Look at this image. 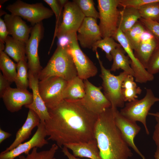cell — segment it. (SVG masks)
<instances>
[{
  "label": "cell",
  "mask_w": 159,
  "mask_h": 159,
  "mask_svg": "<svg viewBox=\"0 0 159 159\" xmlns=\"http://www.w3.org/2000/svg\"><path fill=\"white\" fill-rule=\"evenodd\" d=\"M49 119L45 122L48 140L59 147L95 139V129L98 115L88 110L80 100H63L48 109Z\"/></svg>",
  "instance_id": "6da1fadb"
},
{
  "label": "cell",
  "mask_w": 159,
  "mask_h": 159,
  "mask_svg": "<svg viewBox=\"0 0 159 159\" xmlns=\"http://www.w3.org/2000/svg\"><path fill=\"white\" fill-rule=\"evenodd\" d=\"M117 109L111 107L98 115L95 136L102 159H129L132 153L115 121Z\"/></svg>",
  "instance_id": "7a4b0ae2"
},
{
  "label": "cell",
  "mask_w": 159,
  "mask_h": 159,
  "mask_svg": "<svg viewBox=\"0 0 159 159\" xmlns=\"http://www.w3.org/2000/svg\"><path fill=\"white\" fill-rule=\"evenodd\" d=\"M77 76V69L67 45H57L46 66L38 75L39 81L53 76L69 81Z\"/></svg>",
  "instance_id": "3957f363"
},
{
  "label": "cell",
  "mask_w": 159,
  "mask_h": 159,
  "mask_svg": "<svg viewBox=\"0 0 159 159\" xmlns=\"http://www.w3.org/2000/svg\"><path fill=\"white\" fill-rule=\"evenodd\" d=\"M97 58L100 67V76L102 80V87L104 95L110 102L112 108H123L125 101L122 93V86L124 80L128 74L123 71L117 75H114L110 69L104 67L99 57Z\"/></svg>",
  "instance_id": "277c9868"
},
{
  "label": "cell",
  "mask_w": 159,
  "mask_h": 159,
  "mask_svg": "<svg viewBox=\"0 0 159 159\" xmlns=\"http://www.w3.org/2000/svg\"><path fill=\"white\" fill-rule=\"evenodd\" d=\"M158 102H159V98L155 97L151 89H146L143 98L128 102L120 112L122 115L131 121L142 123L146 133L149 135V132L146 121L147 116L152 106Z\"/></svg>",
  "instance_id": "5b68a950"
},
{
  "label": "cell",
  "mask_w": 159,
  "mask_h": 159,
  "mask_svg": "<svg viewBox=\"0 0 159 159\" xmlns=\"http://www.w3.org/2000/svg\"><path fill=\"white\" fill-rule=\"evenodd\" d=\"M120 0H97L99 26L102 38L113 37L118 28Z\"/></svg>",
  "instance_id": "8992f818"
},
{
  "label": "cell",
  "mask_w": 159,
  "mask_h": 159,
  "mask_svg": "<svg viewBox=\"0 0 159 159\" xmlns=\"http://www.w3.org/2000/svg\"><path fill=\"white\" fill-rule=\"evenodd\" d=\"M6 9L11 14L26 20L34 26L52 17L54 13L42 3L29 4L18 0L8 5Z\"/></svg>",
  "instance_id": "52a82bcc"
},
{
  "label": "cell",
  "mask_w": 159,
  "mask_h": 159,
  "mask_svg": "<svg viewBox=\"0 0 159 159\" xmlns=\"http://www.w3.org/2000/svg\"><path fill=\"white\" fill-rule=\"evenodd\" d=\"M63 11L62 19L54 33V36L58 39L68 37L72 34L77 33L85 17L73 1H68L64 6Z\"/></svg>",
  "instance_id": "ba28073f"
},
{
  "label": "cell",
  "mask_w": 159,
  "mask_h": 159,
  "mask_svg": "<svg viewBox=\"0 0 159 159\" xmlns=\"http://www.w3.org/2000/svg\"><path fill=\"white\" fill-rule=\"evenodd\" d=\"M77 33L68 37L67 45L75 65L77 76L83 80L95 76L97 68L92 61L81 49L77 38Z\"/></svg>",
  "instance_id": "9c48e42d"
},
{
  "label": "cell",
  "mask_w": 159,
  "mask_h": 159,
  "mask_svg": "<svg viewBox=\"0 0 159 159\" xmlns=\"http://www.w3.org/2000/svg\"><path fill=\"white\" fill-rule=\"evenodd\" d=\"M68 82L56 76L39 81V91L48 109L55 107L63 100V93Z\"/></svg>",
  "instance_id": "30bf717a"
},
{
  "label": "cell",
  "mask_w": 159,
  "mask_h": 159,
  "mask_svg": "<svg viewBox=\"0 0 159 159\" xmlns=\"http://www.w3.org/2000/svg\"><path fill=\"white\" fill-rule=\"evenodd\" d=\"M44 30L42 22L34 25L32 27L30 36L26 44L28 70L37 76H38L43 69L40 63L38 48L39 43L43 37Z\"/></svg>",
  "instance_id": "8fae6325"
},
{
  "label": "cell",
  "mask_w": 159,
  "mask_h": 159,
  "mask_svg": "<svg viewBox=\"0 0 159 159\" xmlns=\"http://www.w3.org/2000/svg\"><path fill=\"white\" fill-rule=\"evenodd\" d=\"M35 132L28 141L22 143L12 150L7 152L2 151L0 153V159H15L24 154H29L34 148H41L48 142L45 139L47 136L45 122L40 121Z\"/></svg>",
  "instance_id": "7c38bea8"
},
{
  "label": "cell",
  "mask_w": 159,
  "mask_h": 159,
  "mask_svg": "<svg viewBox=\"0 0 159 159\" xmlns=\"http://www.w3.org/2000/svg\"><path fill=\"white\" fill-rule=\"evenodd\" d=\"M112 38L117 41L127 54L135 74L136 82L143 83L153 80L154 75L150 74L135 56L133 50L124 33L118 28Z\"/></svg>",
  "instance_id": "4fadbf2b"
},
{
  "label": "cell",
  "mask_w": 159,
  "mask_h": 159,
  "mask_svg": "<svg viewBox=\"0 0 159 159\" xmlns=\"http://www.w3.org/2000/svg\"><path fill=\"white\" fill-rule=\"evenodd\" d=\"M84 82L85 93L80 101L88 110L98 115L111 106L110 102L101 91L102 87H97L88 80Z\"/></svg>",
  "instance_id": "5bb4252c"
},
{
  "label": "cell",
  "mask_w": 159,
  "mask_h": 159,
  "mask_svg": "<svg viewBox=\"0 0 159 159\" xmlns=\"http://www.w3.org/2000/svg\"><path fill=\"white\" fill-rule=\"evenodd\" d=\"M77 38L81 47L92 49L94 45L102 39L97 19L85 17L77 30Z\"/></svg>",
  "instance_id": "9a60e30c"
},
{
  "label": "cell",
  "mask_w": 159,
  "mask_h": 159,
  "mask_svg": "<svg viewBox=\"0 0 159 159\" xmlns=\"http://www.w3.org/2000/svg\"><path fill=\"white\" fill-rule=\"evenodd\" d=\"M114 117L115 125L127 145L142 159H146L134 143L135 138L140 131V127L136 122L131 121L122 115L117 109L115 111Z\"/></svg>",
  "instance_id": "2e32d148"
},
{
  "label": "cell",
  "mask_w": 159,
  "mask_h": 159,
  "mask_svg": "<svg viewBox=\"0 0 159 159\" xmlns=\"http://www.w3.org/2000/svg\"><path fill=\"white\" fill-rule=\"evenodd\" d=\"M1 98L7 110L14 113L20 110L22 106L30 104L33 101V95L27 89L10 87Z\"/></svg>",
  "instance_id": "e0dca14e"
},
{
  "label": "cell",
  "mask_w": 159,
  "mask_h": 159,
  "mask_svg": "<svg viewBox=\"0 0 159 159\" xmlns=\"http://www.w3.org/2000/svg\"><path fill=\"white\" fill-rule=\"evenodd\" d=\"M29 87L32 91L33 101L30 105L24 107L35 112L41 121H45L50 117L48 109L39 93L38 87V76L33 74L28 70Z\"/></svg>",
  "instance_id": "ac0fdd59"
},
{
  "label": "cell",
  "mask_w": 159,
  "mask_h": 159,
  "mask_svg": "<svg viewBox=\"0 0 159 159\" xmlns=\"http://www.w3.org/2000/svg\"><path fill=\"white\" fill-rule=\"evenodd\" d=\"M4 20L9 34L26 44L29 38L32 27H29L21 17L11 14H5Z\"/></svg>",
  "instance_id": "d6986e66"
},
{
  "label": "cell",
  "mask_w": 159,
  "mask_h": 159,
  "mask_svg": "<svg viewBox=\"0 0 159 159\" xmlns=\"http://www.w3.org/2000/svg\"><path fill=\"white\" fill-rule=\"evenodd\" d=\"M40 121L37 115L32 110L29 109L26 120L17 132L14 140L3 151L11 150L28 139L31 135L33 129L38 126Z\"/></svg>",
  "instance_id": "ffe728a7"
},
{
  "label": "cell",
  "mask_w": 159,
  "mask_h": 159,
  "mask_svg": "<svg viewBox=\"0 0 159 159\" xmlns=\"http://www.w3.org/2000/svg\"><path fill=\"white\" fill-rule=\"evenodd\" d=\"M64 146L71 150L75 157L102 159L95 139L87 142L66 144Z\"/></svg>",
  "instance_id": "44dd1931"
},
{
  "label": "cell",
  "mask_w": 159,
  "mask_h": 159,
  "mask_svg": "<svg viewBox=\"0 0 159 159\" xmlns=\"http://www.w3.org/2000/svg\"><path fill=\"white\" fill-rule=\"evenodd\" d=\"M83 80L77 76L68 81L63 93V100L74 101L82 99L85 93V85Z\"/></svg>",
  "instance_id": "7402d4cb"
},
{
  "label": "cell",
  "mask_w": 159,
  "mask_h": 159,
  "mask_svg": "<svg viewBox=\"0 0 159 159\" xmlns=\"http://www.w3.org/2000/svg\"><path fill=\"white\" fill-rule=\"evenodd\" d=\"M125 52L122 47L113 50L111 53L113 61L110 70L115 71L121 69L128 74L135 77V74L132 68L131 61L128 56L125 54Z\"/></svg>",
  "instance_id": "603a6c76"
},
{
  "label": "cell",
  "mask_w": 159,
  "mask_h": 159,
  "mask_svg": "<svg viewBox=\"0 0 159 159\" xmlns=\"http://www.w3.org/2000/svg\"><path fill=\"white\" fill-rule=\"evenodd\" d=\"M141 18L138 9L130 7L120 11L118 28L125 33L132 28Z\"/></svg>",
  "instance_id": "cb8c5ba5"
},
{
  "label": "cell",
  "mask_w": 159,
  "mask_h": 159,
  "mask_svg": "<svg viewBox=\"0 0 159 159\" xmlns=\"http://www.w3.org/2000/svg\"><path fill=\"white\" fill-rule=\"evenodd\" d=\"M4 52L17 63L22 60L27 61L26 44L8 36L5 41Z\"/></svg>",
  "instance_id": "d4e9b609"
},
{
  "label": "cell",
  "mask_w": 159,
  "mask_h": 159,
  "mask_svg": "<svg viewBox=\"0 0 159 159\" xmlns=\"http://www.w3.org/2000/svg\"><path fill=\"white\" fill-rule=\"evenodd\" d=\"M159 44V42L154 37L150 40L141 42L134 50L135 56L146 69L151 56Z\"/></svg>",
  "instance_id": "484cf974"
},
{
  "label": "cell",
  "mask_w": 159,
  "mask_h": 159,
  "mask_svg": "<svg viewBox=\"0 0 159 159\" xmlns=\"http://www.w3.org/2000/svg\"><path fill=\"white\" fill-rule=\"evenodd\" d=\"M0 68L6 79L11 83L14 82L17 75V64L4 51L0 52Z\"/></svg>",
  "instance_id": "4316f807"
},
{
  "label": "cell",
  "mask_w": 159,
  "mask_h": 159,
  "mask_svg": "<svg viewBox=\"0 0 159 159\" xmlns=\"http://www.w3.org/2000/svg\"><path fill=\"white\" fill-rule=\"evenodd\" d=\"M112 37H106L102 38L97 41L93 46L92 49L96 54L98 53L97 49L100 48L104 51L106 58L110 61L112 60L111 54L112 51L118 47H121V45L116 42Z\"/></svg>",
  "instance_id": "83f0119b"
},
{
  "label": "cell",
  "mask_w": 159,
  "mask_h": 159,
  "mask_svg": "<svg viewBox=\"0 0 159 159\" xmlns=\"http://www.w3.org/2000/svg\"><path fill=\"white\" fill-rule=\"evenodd\" d=\"M26 61L22 60L17 63V75L14 82L19 89H27L29 87V68Z\"/></svg>",
  "instance_id": "f1b7e54d"
},
{
  "label": "cell",
  "mask_w": 159,
  "mask_h": 159,
  "mask_svg": "<svg viewBox=\"0 0 159 159\" xmlns=\"http://www.w3.org/2000/svg\"><path fill=\"white\" fill-rule=\"evenodd\" d=\"M59 147L54 144L49 149L39 152L37 150L38 148H34L29 154L25 156L21 155L15 159H57L55 155Z\"/></svg>",
  "instance_id": "f546056e"
},
{
  "label": "cell",
  "mask_w": 159,
  "mask_h": 159,
  "mask_svg": "<svg viewBox=\"0 0 159 159\" xmlns=\"http://www.w3.org/2000/svg\"><path fill=\"white\" fill-rule=\"evenodd\" d=\"M146 29L139 20L132 28L124 33L133 50L138 47L140 43L141 36Z\"/></svg>",
  "instance_id": "4dcf8cb0"
},
{
  "label": "cell",
  "mask_w": 159,
  "mask_h": 159,
  "mask_svg": "<svg viewBox=\"0 0 159 159\" xmlns=\"http://www.w3.org/2000/svg\"><path fill=\"white\" fill-rule=\"evenodd\" d=\"M138 9L141 18L159 22V0L145 4Z\"/></svg>",
  "instance_id": "1f68e13d"
},
{
  "label": "cell",
  "mask_w": 159,
  "mask_h": 159,
  "mask_svg": "<svg viewBox=\"0 0 159 159\" xmlns=\"http://www.w3.org/2000/svg\"><path fill=\"white\" fill-rule=\"evenodd\" d=\"M79 7L85 17L97 19L99 18V13L95 7L92 0H74Z\"/></svg>",
  "instance_id": "d6a6232c"
},
{
  "label": "cell",
  "mask_w": 159,
  "mask_h": 159,
  "mask_svg": "<svg viewBox=\"0 0 159 159\" xmlns=\"http://www.w3.org/2000/svg\"><path fill=\"white\" fill-rule=\"evenodd\" d=\"M146 69L150 74L153 75L159 72V44L151 56Z\"/></svg>",
  "instance_id": "836d02e7"
},
{
  "label": "cell",
  "mask_w": 159,
  "mask_h": 159,
  "mask_svg": "<svg viewBox=\"0 0 159 159\" xmlns=\"http://www.w3.org/2000/svg\"><path fill=\"white\" fill-rule=\"evenodd\" d=\"M139 20L145 29L159 42V22L141 18Z\"/></svg>",
  "instance_id": "e575fe53"
},
{
  "label": "cell",
  "mask_w": 159,
  "mask_h": 159,
  "mask_svg": "<svg viewBox=\"0 0 159 159\" xmlns=\"http://www.w3.org/2000/svg\"><path fill=\"white\" fill-rule=\"evenodd\" d=\"M142 91L141 88L138 86L127 89L122 88V93L125 102H130L136 99L138 95L140 94Z\"/></svg>",
  "instance_id": "d590c367"
},
{
  "label": "cell",
  "mask_w": 159,
  "mask_h": 159,
  "mask_svg": "<svg viewBox=\"0 0 159 159\" xmlns=\"http://www.w3.org/2000/svg\"><path fill=\"white\" fill-rule=\"evenodd\" d=\"M48 4L55 16L56 20V29L60 23V19L61 15L62 9L63 7L61 6L58 1L57 0H44Z\"/></svg>",
  "instance_id": "8d00e7d4"
},
{
  "label": "cell",
  "mask_w": 159,
  "mask_h": 159,
  "mask_svg": "<svg viewBox=\"0 0 159 159\" xmlns=\"http://www.w3.org/2000/svg\"><path fill=\"white\" fill-rule=\"evenodd\" d=\"M159 0H120L119 6L123 7H132L138 9L142 6Z\"/></svg>",
  "instance_id": "74e56055"
},
{
  "label": "cell",
  "mask_w": 159,
  "mask_h": 159,
  "mask_svg": "<svg viewBox=\"0 0 159 159\" xmlns=\"http://www.w3.org/2000/svg\"><path fill=\"white\" fill-rule=\"evenodd\" d=\"M12 83L6 79L0 72V97L2 98L6 90L10 87Z\"/></svg>",
  "instance_id": "f35d334b"
},
{
  "label": "cell",
  "mask_w": 159,
  "mask_h": 159,
  "mask_svg": "<svg viewBox=\"0 0 159 159\" xmlns=\"http://www.w3.org/2000/svg\"><path fill=\"white\" fill-rule=\"evenodd\" d=\"M9 35L7 28L5 22L0 18V42L5 43L6 39Z\"/></svg>",
  "instance_id": "ab89813d"
},
{
  "label": "cell",
  "mask_w": 159,
  "mask_h": 159,
  "mask_svg": "<svg viewBox=\"0 0 159 159\" xmlns=\"http://www.w3.org/2000/svg\"><path fill=\"white\" fill-rule=\"evenodd\" d=\"M157 122L155 127L153 139L157 147H159V118L155 117Z\"/></svg>",
  "instance_id": "60d3db41"
},
{
  "label": "cell",
  "mask_w": 159,
  "mask_h": 159,
  "mask_svg": "<svg viewBox=\"0 0 159 159\" xmlns=\"http://www.w3.org/2000/svg\"><path fill=\"white\" fill-rule=\"evenodd\" d=\"M11 136V134L0 128V143Z\"/></svg>",
  "instance_id": "b9f144b4"
},
{
  "label": "cell",
  "mask_w": 159,
  "mask_h": 159,
  "mask_svg": "<svg viewBox=\"0 0 159 159\" xmlns=\"http://www.w3.org/2000/svg\"><path fill=\"white\" fill-rule=\"evenodd\" d=\"M62 151L64 155L68 159H80L75 157L73 154L70 153L68 149L64 146H63L62 148Z\"/></svg>",
  "instance_id": "7bdbcfd3"
},
{
  "label": "cell",
  "mask_w": 159,
  "mask_h": 159,
  "mask_svg": "<svg viewBox=\"0 0 159 159\" xmlns=\"http://www.w3.org/2000/svg\"><path fill=\"white\" fill-rule=\"evenodd\" d=\"M154 157L155 159H159V147H157L155 152V153Z\"/></svg>",
  "instance_id": "ee69618b"
},
{
  "label": "cell",
  "mask_w": 159,
  "mask_h": 159,
  "mask_svg": "<svg viewBox=\"0 0 159 159\" xmlns=\"http://www.w3.org/2000/svg\"><path fill=\"white\" fill-rule=\"evenodd\" d=\"M58 1L61 6L63 7L64 5L68 1L67 0H59Z\"/></svg>",
  "instance_id": "f6af8a7d"
},
{
  "label": "cell",
  "mask_w": 159,
  "mask_h": 159,
  "mask_svg": "<svg viewBox=\"0 0 159 159\" xmlns=\"http://www.w3.org/2000/svg\"><path fill=\"white\" fill-rule=\"evenodd\" d=\"M148 115L153 116L155 117L159 118V112H157L155 113L149 112Z\"/></svg>",
  "instance_id": "bcb514c9"
},
{
  "label": "cell",
  "mask_w": 159,
  "mask_h": 159,
  "mask_svg": "<svg viewBox=\"0 0 159 159\" xmlns=\"http://www.w3.org/2000/svg\"><path fill=\"white\" fill-rule=\"evenodd\" d=\"M4 43L0 42V52L4 51L5 48V46L4 45Z\"/></svg>",
  "instance_id": "7dc6e473"
}]
</instances>
